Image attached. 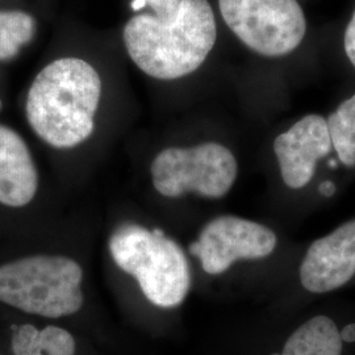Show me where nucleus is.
Listing matches in <instances>:
<instances>
[{
	"mask_svg": "<svg viewBox=\"0 0 355 355\" xmlns=\"http://www.w3.org/2000/svg\"><path fill=\"white\" fill-rule=\"evenodd\" d=\"M123 40L130 60L146 76L173 80L198 71L218 40V20L209 0H182L177 17L165 23L150 13L129 19Z\"/></svg>",
	"mask_w": 355,
	"mask_h": 355,
	"instance_id": "obj_1",
	"label": "nucleus"
},
{
	"mask_svg": "<svg viewBox=\"0 0 355 355\" xmlns=\"http://www.w3.org/2000/svg\"><path fill=\"white\" fill-rule=\"evenodd\" d=\"M101 98L102 79L94 66L74 57L55 60L26 91V123L51 148H76L92 135Z\"/></svg>",
	"mask_w": 355,
	"mask_h": 355,
	"instance_id": "obj_2",
	"label": "nucleus"
},
{
	"mask_svg": "<svg viewBox=\"0 0 355 355\" xmlns=\"http://www.w3.org/2000/svg\"><path fill=\"white\" fill-rule=\"evenodd\" d=\"M306 0H217V16L243 48L267 62L292 64L318 36Z\"/></svg>",
	"mask_w": 355,
	"mask_h": 355,
	"instance_id": "obj_3",
	"label": "nucleus"
},
{
	"mask_svg": "<svg viewBox=\"0 0 355 355\" xmlns=\"http://www.w3.org/2000/svg\"><path fill=\"white\" fill-rule=\"evenodd\" d=\"M110 253L117 266L139 282L141 291L152 304L177 306L190 291L186 254L161 229L121 224L110 239Z\"/></svg>",
	"mask_w": 355,
	"mask_h": 355,
	"instance_id": "obj_4",
	"label": "nucleus"
},
{
	"mask_svg": "<svg viewBox=\"0 0 355 355\" xmlns=\"http://www.w3.org/2000/svg\"><path fill=\"white\" fill-rule=\"evenodd\" d=\"M82 267L61 255H31L0 266V302L42 318L70 316L83 305Z\"/></svg>",
	"mask_w": 355,
	"mask_h": 355,
	"instance_id": "obj_5",
	"label": "nucleus"
},
{
	"mask_svg": "<svg viewBox=\"0 0 355 355\" xmlns=\"http://www.w3.org/2000/svg\"><path fill=\"white\" fill-rule=\"evenodd\" d=\"M239 171V159L232 149L218 141H204L159 153L152 164L153 186L166 198L196 193L221 199L234 186Z\"/></svg>",
	"mask_w": 355,
	"mask_h": 355,
	"instance_id": "obj_6",
	"label": "nucleus"
},
{
	"mask_svg": "<svg viewBox=\"0 0 355 355\" xmlns=\"http://www.w3.org/2000/svg\"><path fill=\"white\" fill-rule=\"evenodd\" d=\"M278 246L277 233L265 224L240 216H217L208 221L189 248L204 271L220 275L239 261L270 257Z\"/></svg>",
	"mask_w": 355,
	"mask_h": 355,
	"instance_id": "obj_7",
	"label": "nucleus"
},
{
	"mask_svg": "<svg viewBox=\"0 0 355 355\" xmlns=\"http://www.w3.org/2000/svg\"><path fill=\"white\" fill-rule=\"evenodd\" d=\"M300 282L306 291L327 293L355 275V218L312 242L300 265Z\"/></svg>",
	"mask_w": 355,
	"mask_h": 355,
	"instance_id": "obj_8",
	"label": "nucleus"
},
{
	"mask_svg": "<svg viewBox=\"0 0 355 355\" xmlns=\"http://www.w3.org/2000/svg\"><path fill=\"white\" fill-rule=\"evenodd\" d=\"M38 186L37 166L26 140L0 123V205L24 208L35 200Z\"/></svg>",
	"mask_w": 355,
	"mask_h": 355,
	"instance_id": "obj_9",
	"label": "nucleus"
},
{
	"mask_svg": "<svg viewBox=\"0 0 355 355\" xmlns=\"http://www.w3.org/2000/svg\"><path fill=\"white\" fill-rule=\"evenodd\" d=\"M329 155L325 161L318 193L333 198L338 190V178L355 177V85L329 112H325Z\"/></svg>",
	"mask_w": 355,
	"mask_h": 355,
	"instance_id": "obj_10",
	"label": "nucleus"
},
{
	"mask_svg": "<svg viewBox=\"0 0 355 355\" xmlns=\"http://www.w3.org/2000/svg\"><path fill=\"white\" fill-rule=\"evenodd\" d=\"M343 347L336 322L327 316H316L292 333L282 354L271 355H343Z\"/></svg>",
	"mask_w": 355,
	"mask_h": 355,
	"instance_id": "obj_11",
	"label": "nucleus"
},
{
	"mask_svg": "<svg viewBox=\"0 0 355 355\" xmlns=\"http://www.w3.org/2000/svg\"><path fill=\"white\" fill-rule=\"evenodd\" d=\"M37 33L35 13L16 3L0 0V62L20 55Z\"/></svg>",
	"mask_w": 355,
	"mask_h": 355,
	"instance_id": "obj_12",
	"label": "nucleus"
},
{
	"mask_svg": "<svg viewBox=\"0 0 355 355\" xmlns=\"http://www.w3.org/2000/svg\"><path fill=\"white\" fill-rule=\"evenodd\" d=\"M12 352L15 355H74L76 341L62 328L38 330L26 324L13 331Z\"/></svg>",
	"mask_w": 355,
	"mask_h": 355,
	"instance_id": "obj_13",
	"label": "nucleus"
},
{
	"mask_svg": "<svg viewBox=\"0 0 355 355\" xmlns=\"http://www.w3.org/2000/svg\"><path fill=\"white\" fill-rule=\"evenodd\" d=\"M328 37L340 64L355 80V1L343 19L331 26Z\"/></svg>",
	"mask_w": 355,
	"mask_h": 355,
	"instance_id": "obj_14",
	"label": "nucleus"
},
{
	"mask_svg": "<svg viewBox=\"0 0 355 355\" xmlns=\"http://www.w3.org/2000/svg\"><path fill=\"white\" fill-rule=\"evenodd\" d=\"M180 1L182 0H132L130 7L133 11H140L149 6L155 17H158L161 21L170 23L177 17Z\"/></svg>",
	"mask_w": 355,
	"mask_h": 355,
	"instance_id": "obj_15",
	"label": "nucleus"
},
{
	"mask_svg": "<svg viewBox=\"0 0 355 355\" xmlns=\"http://www.w3.org/2000/svg\"><path fill=\"white\" fill-rule=\"evenodd\" d=\"M343 343H355V324H349L343 328V331H340Z\"/></svg>",
	"mask_w": 355,
	"mask_h": 355,
	"instance_id": "obj_16",
	"label": "nucleus"
},
{
	"mask_svg": "<svg viewBox=\"0 0 355 355\" xmlns=\"http://www.w3.org/2000/svg\"><path fill=\"white\" fill-rule=\"evenodd\" d=\"M3 107H4V102H3V99L0 98V112L3 111Z\"/></svg>",
	"mask_w": 355,
	"mask_h": 355,
	"instance_id": "obj_17",
	"label": "nucleus"
}]
</instances>
